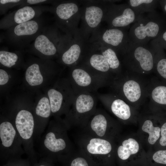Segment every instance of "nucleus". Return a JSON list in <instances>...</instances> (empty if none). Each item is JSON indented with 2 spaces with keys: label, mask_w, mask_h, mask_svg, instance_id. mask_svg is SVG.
<instances>
[{
  "label": "nucleus",
  "mask_w": 166,
  "mask_h": 166,
  "mask_svg": "<svg viewBox=\"0 0 166 166\" xmlns=\"http://www.w3.org/2000/svg\"><path fill=\"white\" fill-rule=\"evenodd\" d=\"M46 26L41 16L6 30L4 40L8 45L14 48L22 49L28 48Z\"/></svg>",
  "instance_id": "nucleus-1"
},
{
  "label": "nucleus",
  "mask_w": 166,
  "mask_h": 166,
  "mask_svg": "<svg viewBox=\"0 0 166 166\" xmlns=\"http://www.w3.org/2000/svg\"><path fill=\"white\" fill-rule=\"evenodd\" d=\"M51 8L56 26L65 34L74 36L79 33L78 25L81 19V7L76 1L55 2Z\"/></svg>",
  "instance_id": "nucleus-2"
},
{
  "label": "nucleus",
  "mask_w": 166,
  "mask_h": 166,
  "mask_svg": "<svg viewBox=\"0 0 166 166\" xmlns=\"http://www.w3.org/2000/svg\"><path fill=\"white\" fill-rule=\"evenodd\" d=\"M109 1L83 2L81 7V23L79 32L86 40L89 41V37L99 29L101 22L104 21Z\"/></svg>",
  "instance_id": "nucleus-3"
},
{
  "label": "nucleus",
  "mask_w": 166,
  "mask_h": 166,
  "mask_svg": "<svg viewBox=\"0 0 166 166\" xmlns=\"http://www.w3.org/2000/svg\"><path fill=\"white\" fill-rule=\"evenodd\" d=\"M0 160L5 162L21 157L25 153L19 135L11 121L0 124Z\"/></svg>",
  "instance_id": "nucleus-4"
},
{
  "label": "nucleus",
  "mask_w": 166,
  "mask_h": 166,
  "mask_svg": "<svg viewBox=\"0 0 166 166\" xmlns=\"http://www.w3.org/2000/svg\"><path fill=\"white\" fill-rule=\"evenodd\" d=\"M161 26L155 11L146 16L141 14L130 28L128 36L132 42L147 44L159 36Z\"/></svg>",
  "instance_id": "nucleus-5"
},
{
  "label": "nucleus",
  "mask_w": 166,
  "mask_h": 166,
  "mask_svg": "<svg viewBox=\"0 0 166 166\" xmlns=\"http://www.w3.org/2000/svg\"><path fill=\"white\" fill-rule=\"evenodd\" d=\"M56 26H46L28 48L30 51L50 57L59 54L63 35Z\"/></svg>",
  "instance_id": "nucleus-6"
},
{
  "label": "nucleus",
  "mask_w": 166,
  "mask_h": 166,
  "mask_svg": "<svg viewBox=\"0 0 166 166\" xmlns=\"http://www.w3.org/2000/svg\"><path fill=\"white\" fill-rule=\"evenodd\" d=\"M88 41L80 33L74 36L63 35L59 54L62 62L68 65H77L82 59L85 51L89 49Z\"/></svg>",
  "instance_id": "nucleus-7"
},
{
  "label": "nucleus",
  "mask_w": 166,
  "mask_h": 166,
  "mask_svg": "<svg viewBox=\"0 0 166 166\" xmlns=\"http://www.w3.org/2000/svg\"><path fill=\"white\" fill-rule=\"evenodd\" d=\"M109 1L104 21L108 27L125 28L136 22L141 15L137 14L127 3L117 4Z\"/></svg>",
  "instance_id": "nucleus-8"
},
{
  "label": "nucleus",
  "mask_w": 166,
  "mask_h": 166,
  "mask_svg": "<svg viewBox=\"0 0 166 166\" xmlns=\"http://www.w3.org/2000/svg\"><path fill=\"white\" fill-rule=\"evenodd\" d=\"M130 40L125 28H111L98 30L89 39V42H97L107 45L117 52L126 53Z\"/></svg>",
  "instance_id": "nucleus-9"
},
{
  "label": "nucleus",
  "mask_w": 166,
  "mask_h": 166,
  "mask_svg": "<svg viewBox=\"0 0 166 166\" xmlns=\"http://www.w3.org/2000/svg\"><path fill=\"white\" fill-rule=\"evenodd\" d=\"M154 51L153 49L147 44L136 43L130 40L125 53L126 61L132 67L150 71L154 66Z\"/></svg>",
  "instance_id": "nucleus-10"
},
{
  "label": "nucleus",
  "mask_w": 166,
  "mask_h": 166,
  "mask_svg": "<svg viewBox=\"0 0 166 166\" xmlns=\"http://www.w3.org/2000/svg\"><path fill=\"white\" fill-rule=\"evenodd\" d=\"M71 76L76 93L82 92H91L101 86V76L92 71L84 64L73 66Z\"/></svg>",
  "instance_id": "nucleus-11"
},
{
  "label": "nucleus",
  "mask_w": 166,
  "mask_h": 166,
  "mask_svg": "<svg viewBox=\"0 0 166 166\" xmlns=\"http://www.w3.org/2000/svg\"><path fill=\"white\" fill-rule=\"evenodd\" d=\"M51 8L46 6H26L7 14L0 21L1 29L7 30L15 26L30 21L41 16L45 11H51Z\"/></svg>",
  "instance_id": "nucleus-12"
},
{
  "label": "nucleus",
  "mask_w": 166,
  "mask_h": 166,
  "mask_svg": "<svg viewBox=\"0 0 166 166\" xmlns=\"http://www.w3.org/2000/svg\"><path fill=\"white\" fill-rule=\"evenodd\" d=\"M54 127L49 125L47 129L40 139V148L42 157H46L51 160L54 153L64 150L66 146L65 140L57 137Z\"/></svg>",
  "instance_id": "nucleus-13"
},
{
  "label": "nucleus",
  "mask_w": 166,
  "mask_h": 166,
  "mask_svg": "<svg viewBox=\"0 0 166 166\" xmlns=\"http://www.w3.org/2000/svg\"><path fill=\"white\" fill-rule=\"evenodd\" d=\"M85 58L86 61L84 64L98 74L101 75L110 70L104 56L100 52L91 49L90 47Z\"/></svg>",
  "instance_id": "nucleus-14"
},
{
  "label": "nucleus",
  "mask_w": 166,
  "mask_h": 166,
  "mask_svg": "<svg viewBox=\"0 0 166 166\" xmlns=\"http://www.w3.org/2000/svg\"><path fill=\"white\" fill-rule=\"evenodd\" d=\"M122 145L118 147L117 154L119 158L123 160H128L131 155L135 154L138 151L139 145L133 138L124 140Z\"/></svg>",
  "instance_id": "nucleus-15"
},
{
  "label": "nucleus",
  "mask_w": 166,
  "mask_h": 166,
  "mask_svg": "<svg viewBox=\"0 0 166 166\" xmlns=\"http://www.w3.org/2000/svg\"><path fill=\"white\" fill-rule=\"evenodd\" d=\"M112 146L108 141L100 138L91 139L87 146L88 151L93 154H107L109 153Z\"/></svg>",
  "instance_id": "nucleus-16"
},
{
  "label": "nucleus",
  "mask_w": 166,
  "mask_h": 166,
  "mask_svg": "<svg viewBox=\"0 0 166 166\" xmlns=\"http://www.w3.org/2000/svg\"><path fill=\"white\" fill-rule=\"evenodd\" d=\"M157 1L154 0H129L128 3L138 14L154 11Z\"/></svg>",
  "instance_id": "nucleus-17"
},
{
  "label": "nucleus",
  "mask_w": 166,
  "mask_h": 166,
  "mask_svg": "<svg viewBox=\"0 0 166 166\" xmlns=\"http://www.w3.org/2000/svg\"><path fill=\"white\" fill-rule=\"evenodd\" d=\"M40 65L37 63H33L27 68L25 74L26 79L32 86L39 85L43 81V77L40 70Z\"/></svg>",
  "instance_id": "nucleus-18"
},
{
  "label": "nucleus",
  "mask_w": 166,
  "mask_h": 166,
  "mask_svg": "<svg viewBox=\"0 0 166 166\" xmlns=\"http://www.w3.org/2000/svg\"><path fill=\"white\" fill-rule=\"evenodd\" d=\"M123 90L126 97L131 102L136 101L140 97L141 91L140 86L134 80H130L125 82Z\"/></svg>",
  "instance_id": "nucleus-19"
},
{
  "label": "nucleus",
  "mask_w": 166,
  "mask_h": 166,
  "mask_svg": "<svg viewBox=\"0 0 166 166\" xmlns=\"http://www.w3.org/2000/svg\"><path fill=\"white\" fill-rule=\"evenodd\" d=\"M112 112L117 117L124 120H127L131 116L129 106L123 101L117 99L114 100L111 105Z\"/></svg>",
  "instance_id": "nucleus-20"
},
{
  "label": "nucleus",
  "mask_w": 166,
  "mask_h": 166,
  "mask_svg": "<svg viewBox=\"0 0 166 166\" xmlns=\"http://www.w3.org/2000/svg\"><path fill=\"white\" fill-rule=\"evenodd\" d=\"M51 112L55 113L61 109L63 104V96L61 93L54 89H51L48 92Z\"/></svg>",
  "instance_id": "nucleus-21"
},
{
  "label": "nucleus",
  "mask_w": 166,
  "mask_h": 166,
  "mask_svg": "<svg viewBox=\"0 0 166 166\" xmlns=\"http://www.w3.org/2000/svg\"><path fill=\"white\" fill-rule=\"evenodd\" d=\"M90 125L92 130L98 136H102L106 132L107 126V120L103 115L97 114L92 119Z\"/></svg>",
  "instance_id": "nucleus-22"
},
{
  "label": "nucleus",
  "mask_w": 166,
  "mask_h": 166,
  "mask_svg": "<svg viewBox=\"0 0 166 166\" xmlns=\"http://www.w3.org/2000/svg\"><path fill=\"white\" fill-rule=\"evenodd\" d=\"M19 52H12L1 50L0 51V63L3 65L8 68L16 65L19 60Z\"/></svg>",
  "instance_id": "nucleus-23"
},
{
  "label": "nucleus",
  "mask_w": 166,
  "mask_h": 166,
  "mask_svg": "<svg viewBox=\"0 0 166 166\" xmlns=\"http://www.w3.org/2000/svg\"><path fill=\"white\" fill-rule=\"evenodd\" d=\"M142 129L143 131L149 134L148 141L151 144H154L160 136V128L158 127H154L150 120H147L145 121Z\"/></svg>",
  "instance_id": "nucleus-24"
},
{
  "label": "nucleus",
  "mask_w": 166,
  "mask_h": 166,
  "mask_svg": "<svg viewBox=\"0 0 166 166\" xmlns=\"http://www.w3.org/2000/svg\"><path fill=\"white\" fill-rule=\"evenodd\" d=\"M51 112L49 100L46 97L42 98L35 108L36 115L39 117L45 119L50 116Z\"/></svg>",
  "instance_id": "nucleus-25"
},
{
  "label": "nucleus",
  "mask_w": 166,
  "mask_h": 166,
  "mask_svg": "<svg viewBox=\"0 0 166 166\" xmlns=\"http://www.w3.org/2000/svg\"><path fill=\"white\" fill-rule=\"evenodd\" d=\"M152 96L157 103L166 105V87L160 86L156 87L152 92Z\"/></svg>",
  "instance_id": "nucleus-26"
},
{
  "label": "nucleus",
  "mask_w": 166,
  "mask_h": 166,
  "mask_svg": "<svg viewBox=\"0 0 166 166\" xmlns=\"http://www.w3.org/2000/svg\"><path fill=\"white\" fill-rule=\"evenodd\" d=\"M25 0H0V14H5L9 9L17 6L20 7L23 5Z\"/></svg>",
  "instance_id": "nucleus-27"
},
{
  "label": "nucleus",
  "mask_w": 166,
  "mask_h": 166,
  "mask_svg": "<svg viewBox=\"0 0 166 166\" xmlns=\"http://www.w3.org/2000/svg\"><path fill=\"white\" fill-rule=\"evenodd\" d=\"M2 166H32V163L28 158L24 159L21 157L10 160Z\"/></svg>",
  "instance_id": "nucleus-28"
},
{
  "label": "nucleus",
  "mask_w": 166,
  "mask_h": 166,
  "mask_svg": "<svg viewBox=\"0 0 166 166\" xmlns=\"http://www.w3.org/2000/svg\"><path fill=\"white\" fill-rule=\"evenodd\" d=\"M151 46L160 48L162 47H166V31L160 36H159L155 39L151 41Z\"/></svg>",
  "instance_id": "nucleus-29"
},
{
  "label": "nucleus",
  "mask_w": 166,
  "mask_h": 166,
  "mask_svg": "<svg viewBox=\"0 0 166 166\" xmlns=\"http://www.w3.org/2000/svg\"><path fill=\"white\" fill-rule=\"evenodd\" d=\"M152 159L156 163L166 165V150L156 152L153 154Z\"/></svg>",
  "instance_id": "nucleus-30"
},
{
  "label": "nucleus",
  "mask_w": 166,
  "mask_h": 166,
  "mask_svg": "<svg viewBox=\"0 0 166 166\" xmlns=\"http://www.w3.org/2000/svg\"><path fill=\"white\" fill-rule=\"evenodd\" d=\"M157 69L160 74L166 79V59L160 60L157 64Z\"/></svg>",
  "instance_id": "nucleus-31"
},
{
  "label": "nucleus",
  "mask_w": 166,
  "mask_h": 166,
  "mask_svg": "<svg viewBox=\"0 0 166 166\" xmlns=\"http://www.w3.org/2000/svg\"><path fill=\"white\" fill-rule=\"evenodd\" d=\"M32 166H52V160L46 157H42L39 161L32 164Z\"/></svg>",
  "instance_id": "nucleus-32"
},
{
  "label": "nucleus",
  "mask_w": 166,
  "mask_h": 166,
  "mask_svg": "<svg viewBox=\"0 0 166 166\" xmlns=\"http://www.w3.org/2000/svg\"><path fill=\"white\" fill-rule=\"evenodd\" d=\"M70 166H88V164L86 160L84 158L77 157L72 161Z\"/></svg>",
  "instance_id": "nucleus-33"
},
{
  "label": "nucleus",
  "mask_w": 166,
  "mask_h": 166,
  "mask_svg": "<svg viewBox=\"0 0 166 166\" xmlns=\"http://www.w3.org/2000/svg\"><path fill=\"white\" fill-rule=\"evenodd\" d=\"M51 1L46 0H25V3L20 7V8L23 6H28L29 5H32L37 4H42L51 2H53Z\"/></svg>",
  "instance_id": "nucleus-34"
},
{
  "label": "nucleus",
  "mask_w": 166,
  "mask_h": 166,
  "mask_svg": "<svg viewBox=\"0 0 166 166\" xmlns=\"http://www.w3.org/2000/svg\"><path fill=\"white\" fill-rule=\"evenodd\" d=\"M161 137L160 139V143L162 146H166V122L162 126L160 129Z\"/></svg>",
  "instance_id": "nucleus-35"
},
{
  "label": "nucleus",
  "mask_w": 166,
  "mask_h": 166,
  "mask_svg": "<svg viewBox=\"0 0 166 166\" xmlns=\"http://www.w3.org/2000/svg\"><path fill=\"white\" fill-rule=\"evenodd\" d=\"M9 76L6 71L0 69V85H3L6 84L9 80Z\"/></svg>",
  "instance_id": "nucleus-36"
},
{
  "label": "nucleus",
  "mask_w": 166,
  "mask_h": 166,
  "mask_svg": "<svg viewBox=\"0 0 166 166\" xmlns=\"http://www.w3.org/2000/svg\"><path fill=\"white\" fill-rule=\"evenodd\" d=\"M163 7L164 11L166 12V1H164Z\"/></svg>",
  "instance_id": "nucleus-37"
}]
</instances>
